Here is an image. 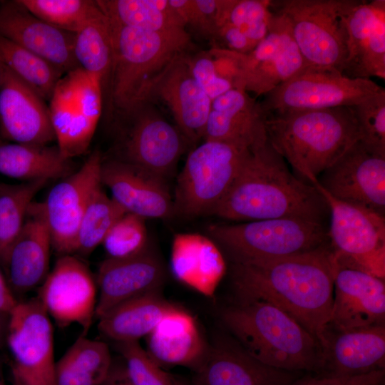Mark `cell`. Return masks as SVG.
Here are the masks:
<instances>
[{
    "instance_id": "obj_1",
    "label": "cell",
    "mask_w": 385,
    "mask_h": 385,
    "mask_svg": "<svg viewBox=\"0 0 385 385\" xmlns=\"http://www.w3.org/2000/svg\"><path fill=\"white\" fill-rule=\"evenodd\" d=\"M337 269L329 242L294 255L233 262L231 277L239 298L273 304L320 343L330 319Z\"/></svg>"
},
{
    "instance_id": "obj_2",
    "label": "cell",
    "mask_w": 385,
    "mask_h": 385,
    "mask_svg": "<svg viewBox=\"0 0 385 385\" xmlns=\"http://www.w3.org/2000/svg\"><path fill=\"white\" fill-rule=\"evenodd\" d=\"M327 201L289 170L269 140L250 151L212 215L232 221L297 217L324 223Z\"/></svg>"
},
{
    "instance_id": "obj_3",
    "label": "cell",
    "mask_w": 385,
    "mask_h": 385,
    "mask_svg": "<svg viewBox=\"0 0 385 385\" xmlns=\"http://www.w3.org/2000/svg\"><path fill=\"white\" fill-rule=\"evenodd\" d=\"M266 132L295 175L313 186L360 140L354 106L268 113Z\"/></svg>"
},
{
    "instance_id": "obj_4",
    "label": "cell",
    "mask_w": 385,
    "mask_h": 385,
    "mask_svg": "<svg viewBox=\"0 0 385 385\" xmlns=\"http://www.w3.org/2000/svg\"><path fill=\"white\" fill-rule=\"evenodd\" d=\"M222 320L230 336L260 362L286 371L318 374L322 358L319 340L273 304L240 298L222 312Z\"/></svg>"
},
{
    "instance_id": "obj_5",
    "label": "cell",
    "mask_w": 385,
    "mask_h": 385,
    "mask_svg": "<svg viewBox=\"0 0 385 385\" xmlns=\"http://www.w3.org/2000/svg\"><path fill=\"white\" fill-rule=\"evenodd\" d=\"M109 21L113 62L107 96L112 107L130 118L148 104L155 79L187 48L190 36L145 31Z\"/></svg>"
},
{
    "instance_id": "obj_6",
    "label": "cell",
    "mask_w": 385,
    "mask_h": 385,
    "mask_svg": "<svg viewBox=\"0 0 385 385\" xmlns=\"http://www.w3.org/2000/svg\"><path fill=\"white\" fill-rule=\"evenodd\" d=\"M359 0L270 1L287 20L307 67L343 73L348 53V19Z\"/></svg>"
},
{
    "instance_id": "obj_7",
    "label": "cell",
    "mask_w": 385,
    "mask_h": 385,
    "mask_svg": "<svg viewBox=\"0 0 385 385\" xmlns=\"http://www.w3.org/2000/svg\"><path fill=\"white\" fill-rule=\"evenodd\" d=\"M207 233L233 262L294 255L329 242L325 224L297 217L211 225Z\"/></svg>"
},
{
    "instance_id": "obj_8",
    "label": "cell",
    "mask_w": 385,
    "mask_h": 385,
    "mask_svg": "<svg viewBox=\"0 0 385 385\" xmlns=\"http://www.w3.org/2000/svg\"><path fill=\"white\" fill-rule=\"evenodd\" d=\"M251 150L227 143L204 140L188 155L178 175L174 215H212Z\"/></svg>"
},
{
    "instance_id": "obj_9",
    "label": "cell",
    "mask_w": 385,
    "mask_h": 385,
    "mask_svg": "<svg viewBox=\"0 0 385 385\" xmlns=\"http://www.w3.org/2000/svg\"><path fill=\"white\" fill-rule=\"evenodd\" d=\"M329 210V247L337 268L385 277V216L339 201L317 183Z\"/></svg>"
},
{
    "instance_id": "obj_10",
    "label": "cell",
    "mask_w": 385,
    "mask_h": 385,
    "mask_svg": "<svg viewBox=\"0 0 385 385\" xmlns=\"http://www.w3.org/2000/svg\"><path fill=\"white\" fill-rule=\"evenodd\" d=\"M100 81L78 68L63 76L49 101V113L57 146L71 159L88 148L103 107Z\"/></svg>"
},
{
    "instance_id": "obj_11",
    "label": "cell",
    "mask_w": 385,
    "mask_h": 385,
    "mask_svg": "<svg viewBox=\"0 0 385 385\" xmlns=\"http://www.w3.org/2000/svg\"><path fill=\"white\" fill-rule=\"evenodd\" d=\"M381 88L371 78H352L335 70L306 67L265 94L260 104L266 113L354 106Z\"/></svg>"
},
{
    "instance_id": "obj_12",
    "label": "cell",
    "mask_w": 385,
    "mask_h": 385,
    "mask_svg": "<svg viewBox=\"0 0 385 385\" xmlns=\"http://www.w3.org/2000/svg\"><path fill=\"white\" fill-rule=\"evenodd\" d=\"M102 159L93 152L77 171L54 185L38 205L49 231L52 247L64 255L75 253L78 227L94 192L102 186Z\"/></svg>"
},
{
    "instance_id": "obj_13",
    "label": "cell",
    "mask_w": 385,
    "mask_h": 385,
    "mask_svg": "<svg viewBox=\"0 0 385 385\" xmlns=\"http://www.w3.org/2000/svg\"><path fill=\"white\" fill-rule=\"evenodd\" d=\"M332 197L385 216V155L358 140L318 178Z\"/></svg>"
},
{
    "instance_id": "obj_14",
    "label": "cell",
    "mask_w": 385,
    "mask_h": 385,
    "mask_svg": "<svg viewBox=\"0 0 385 385\" xmlns=\"http://www.w3.org/2000/svg\"><path fill=\"white\" fill-rule=\"evenodd\" d=\"M37 297L61 327L76 324L86 334L96 317V282L87 265L73 255L57 260Z\"/></svg>"
},
{
    "instance_id": "obj_15",
    "label": "cell",
    "mask_w": 385,
    "mask_h": 385,
    "mask_svg": "<svg viewBox=\"0 0 385 385\" xmlns=\"http://www.w3.org/2000/svg\"><path fill=\"white\" fill-rule=\"evenodd\" d=\"M6 342L15 364L55 385L53 327L38 297L18 300L8 314Z\"/></svg>"
},
{
    "instance_id": "obj_16",
    "label": "cell",
    "mask_w": 385,
    "mask_h": 385,
    "mask_svg": "<svg viewBox=\"0 0 385 385\" xmlns=\"http://www.w3.org/2000/svg\"><path fill=\"white\" fill-rule=\"evenodd\" d=\"M306 67L287 19L272 11L266 36L245 56V91L265 95Z\"/></svg>"
},
{
    "instance_id": "obj_17",
    "label": "cell",
    "mask_w": 385,
    "mask_h": 385,
    "mask_svg": "<svg viewBox=\"0 0 385 385\" xmlns=\"http://www.w3.org/2000/svg\"><path fill=\"white\" fill-rule=\"evenodd\" d=\"M148 104L130 118L120 159L165 180L171 175L184 149L183 135L178 128Z\"/></svg>"
},
{
    "instance_id": "obj_18",
    "label": "cell",
    "mask_w": 385,
    "mask_h": 385,
    "mask_svg": "<svg viewBox=\"0 0 385 385\" xmlns=\"http://www.w3.org/2000/svg\"><path fill=\"white\" fill-rule=\"evenodd\" d=\"M192 378L194 385H291L304 372L265 364L231 336L217 337Z\"/></svg>"
},
{
    "instance_id": "obj_19",
    "label": "cell",
    "mask_w": 385,
    "mask_h": 385,
    "mask_svg": "<svg viewBox=\"0 0 385 385\" xmlns=\"http://www.w3.org/2000/svg\"><path fill=\"white\" fill-rule=\"evenodd\" d=\"M0 135L13 143L48 145L56 140L45 101L0 63Z\"/></svg>"
},
{
    "instance_id": "obj_20",
    "label": "cell",
    "mask_w": 385,
    "mask_h": 385,
    "mask_svg": "<svg viewBox=\"0 0 385 385\" xmlns=\"http://www.w3.org/2000/svg\"><path fill=\"white\" fill-rule=\"evenodd\" d=\"M320 344L322 364L316 375L351 377L384 370L385 325L342 331L327 327Z\"/></svg>"
},
{
    "instance_id": "obj_21",
    "label": "cell",
    "mask_w": 385,
    "mask_h": 385,
    "mask_svg": "<svg viewBox=\"0 0 385 385\" xmlns=\"http://www.w3.org/2000/svg\"><path fill=\"white\" fill-rule=\"evenodd\" d=\"M75 34L38 19L19 0L0 1V37L42 57L63 75L80 68L73 53Z\"/></svg>"
},
{
    "instance_id": "obj_22",
    "label": "cell",
    "mask_w": 385,
    "mask_h": 385,
    "mask_svg": "<svg viewBox=\"0 0 385 385\" xmlns=\"http://www.w3.org/2000/svg\"><path fill=\"white\" fill-rule=\"evenodd\" d=\"M385 325L384 279L349 268H337L327 327L349 330Z\"/></svg>"
},
{
    "instance_id": "obj_23",
    "label": "cell",
    "mask_w": 385,
    "mask_h": 385,
    "mask_svg": "<svg viewBox=\"0 0 385 385\" xmlns=\"http://www.w3.org/2000/svg\"><path fill=\"white\" fill-rule=\"evenodd\" d=\"M101 182L126 212L145 218L174 215L166 180L121 160L102 163Z\"/></svg>"
},
{
    "instance_id": "obj_24",
    "label": "cell",
    "mask_w": 385,
    "mask_h": 385,
    "mask_svg": "<svg viewBox=\"0 0 385 385\" xmlns=\"http://www.w3.org/2000/svg\"><path fill=\"white\" fill-rule=\"evenodd\" d=\"M51 247L50 233L38 202H32L21 232L0 262L16 297L43 283L49 272Z\"/></svg>"
},
{
    "instance_id": "obj_25",
    "label": "cell",
    "mask_w": 385,
    "mask_h": 385,
    "mask_svg": "<svg viewBox=\"0 0 385 385\" xmlns=\"http://www.w3.org/2000/svg\"><path fill=\"white\" fill-rule=\"evenodd\" d=\"M266 119L260 103L245 89L233 88L212 101L203 139L252 151L268 140Z\"/></svg>"
},
{
    "instance_id": "obj_26",
    "label": "cell",
    "mask_w": 385,
    "mask_h": 385,
    "mask_svg": "<svg viewBox=\"0 0 385 385\" xmlns=\"http://www.w3.org/2000/svg\"><path fill=\"white\" fill-rule=\"evenodd\" d=\"M164 277L161 261L148 248L129 258H107L101 263L96 279V317L100 318L125 301L159 291Z\"/></svg>"
},
{
    "instance_id": "obj_27",
    "label": "cell",
    "mask_w": 385,
    "mask_h": 385,
    "mask_svg": "<svg viewBox=\"0 0 385 385\" xmlns=\"http://www.w3.org/2000/svg\"><path fill=\"white\" fill-rule=\"evenodd\" d=\"M153 97L167 104L184 137L192 141L203 138L212 101L193 78L188 56L183 53L155 79L150 93Z\"/></svg>"
},
{
    "instance_id": "obj_28",
    "label": "cell",
    "mask_w": 385,
    "mask_h": 385,
    "mask_svg": "<svg viewBox=\"0 0 385 385\" xmlns=\"http://www.w3.org/2000/svg\"><path fill=\"white\" fill-rule=\"evenodd\" d=\"M348 53L343 74L385 78V1L361 2L348 19Z\"/></svg>"
},
{
    "instance_id": "obj_29",
    "label": "cell",
    "mask_w": 385,
    "mask_h": 385,
    "mask_svg": "<svg viewBox=\"0 0 385 385\" xmlns=\"http://www.w3.org/2000/svg\"><path fill=\"white\" fill-rule=\"evenodd\" d=\"M147 352L162 366H181L197 370L209 347L194 317L175 306L147 336Z\"/></svg>"
},
{
    "instance_id": "obj_30",
    "label": "cell",
    "mask_w": 385,
    "mask_h": 385,
    "mask_svg": "<svg viewBox=\"0 0 385 385\" xmlns=\"http://www.w3.org/2000/svg\"><path fill=\"white\" fill-rule=\"evenodd\" d=\"M171 269L175 277L206 297H212L225 272L217 245L197 234H180L173 241Z\"/></svg>"
},
{
    "instance_id": "obj_31",
    "label": "cell",
    "mask_w": 385,
    "mask_h": 385,
    "mask_svg": "<svg viewBox=\"0 0 385 385\" xmlns=\"http://www.w3.org/2000/svg\"><path fill=\"white\" fill-rule=\"evenodd\" d=\"M175 305L165 300L159 291L125 301L98 318V329L118 342H135L147 337Z\"/></svg>"
},
{
    "instance_id": "obj_32",
    "label": "cell",
    "mask_w": 385,
    "mask_h": 385,
    "mask_svg": "<svg viewBox=\"0 0 385 385\" xmlns=\"http://www.w3.org/2000/svg\"><path fill=\"white\" fill-rule=\"evenodd\" d=\"M73 173L71 159L58 146L7 143L0 139V174L24 182L66 178Z\"/></svg>"
},
{
    "instance_id": "obj_33",
    "label": "cell",
    "mask_w": 385,
    "mask_h": 385,
    "mask_svg": "<svg viewBox=\"0 0 385 385\" xmlns=\"http://www.w3.org/2000/svg\"><path fill=\"white\" fill-rule=\"evenodd\" d=\"M111 366L107 344L82 335L55 363V385H101Z\"/></svg>"
},
{
    "instance_id": "obj_34",
    "label": "cell",
    "mask_w": 385,
    "mask_h": 385,
    "mask_svg": "<svg viewBox=\"0 0 385 385\" xmlns=\"http://www.w3.org/2000/svg\"><path fill=\"white\" fill-rule=\"evenodd\" d=\"M113 22L121 26L160 34L187 33L185 25L169 0H98Z\"/></svg>"
},
{
    "instance_id": "obj_35",
    "label": "cell",
    "mask_w": 385,
    "mask_h": 385,
    "mask_svg": "<svg viewBox=\"0 0 385 385\" xmlns=\"http://www.w3.org/2000/svg\"><path fill=\"white\" fill-rule=\"evenodd\" d=\"M73 53L78 66L100 81L104 98L113 62L111 26L105 14L75 34Z\"/></svg>"
},
{
    "instance_id": "obj_36",
    "label": "cell",
    "mask_w": 385,
    "mask_h": 385,
    "mask_svg": "<svg viewBox=\"0 0 385 385\" xmlns=\"http://www.w3.org/2000/svg\"><path fill=\"white\" fill-rule=\"evenodd\" d=\"M0 63L24 83L49 101L63 74L36 53L0 37Z\"/></svg>"
},
{
    "instance_id": "obj_37",
    "label": "cell",
    "mask_w": 385,
    "mask_h": 385,
    "mask_svg": "<svg viewBox=\"0 0 385 385\" xmlns=\"http://www.w3.org/2000/svg\"><path fill=\"white\" fill-rule=\"evenodd\" d=\"M48 180L10 185L0 183V262L19 235L35 195Z\"/></svg>"
},
{
    "instance_id": "obj_38",
    "label": "cell",
    "mask_w": 385,
    "mask_h": 385,
    "mask_svg": "<svg viewBox=\"0 0 385 385\" xmlns=\"http://www.w3.org/2000/svg\"><path fill=\"white\" fill-rule=\"evenodd\" d=\"M31 13L50 25L76 34L104 13L93 0H19Z\"/></svg>"
},
{
    "instance_id": "obj_39",
    "label": "cell",
    "mask_w": 385,
    "mask_h": 385,
    "mask_svg": "<svg viewBox=\"0 0 385 385\" xmlns=\"http://www.w3.org/2000/svg\"><path fill=\"white\" fill-rule=\"evenodd\" d=\"M126 213L111 197L98 188L91 197L81 218L76 237L75 253L90 255L115 222Z\"/></svg>"
},
{
    "instance_id": "obj_40",
    "label": "cell",
    "mask_w": 385,
    "mask_h": 385,
    "mask_svg": "<svg viewBox=\"0 0 385 385\" xmlns=\"http://www.w3.org/2000/svg\"><path fill=\"white\" fill-rule=\"evenodd\" d=\"M110 259L136 256L148 247L145 219L125 213L111 228L102 244Z\"/></svg>"
},
{
    "instance_id": "obj_41",
    "label": "cell",
    "mask_w": 385,
    "mask_h": 385,
    "mask_svg": "<svg viewBox=\"0 0 385 385\" xmlns=\"http://www.w3.org/2000/svg\"><path fill=\"white\" fill-rule=\"evenodd\" d=\"M234 0H169L185 26L190 25L206 36L215 37L227 22Z\"/></svg>"
},
{
    "instance_id": "obj_42",
    "label": "cell",
    "mask_w": 385,
    "mask_h": 385,
    "mask_svg": "<svg viewBox=\"0 0 385 385\" xmlns=\"http://www.w3.org/2000/svg\"><path fill=\"white\" fill-rule=\"evenodd\" d=\"M125 361V371L132 385H187L164 371L138 341L118 342Z\"/></svg>"
},
{
    "instance_id": "obj_43",
    "label": "cell",
    "mask_w": 385,
    "mask_h": 385,
    "mask_svg": "<svg viewBox=\"0 0 385 385\" xmlns=\"http://www.w3.org/2000/svg\"><path fill=\"white\" fill-rule=\"evenodd\" d=\"M359 142L368 150L385 155V89L354 106Z\"/></svg>"
},
{
    "instance_id": "obj_44",
    "label": "cell",
    "mask_w": 385,
    "mask_h": 385,
    "mask_svg": "<svg viewBox=\"0 0 385 385\" xmlns=\"http://www.w3.org/2000/svg\"><path fill=\"white\" fill-rule=\"evenodd\" d=\"M271 16L270 0H234L227 22L257 44L268 31Z\"/></svg>"
},
{
    "instance_id": "obj_45",
    "label": "cell",
    "mask_w": 385,
    "mask_h": 385,
    "mask_svg": "<svg viewBox=\"0 0 385 385\" xmlns=\"http://www.w3.org/2000/svg\"><path fill=\"white\" fill-rule=\"evenodd\" d=\"M188 63L193 78L212 101L233 88L230 82L219 76L208 52L188 56Z\"/></svg>"
},
{
    "instance_id": "obj_46",
    "label": "cell",
    "mask_w": 385,
    "mask_h": 385,
    "mask_svg": "<svg viewBox=\"0 0 385 385\" xmlns=\"http://www.w3.org/2000/svg\"><path fill=\"white\" fill-rule=\"evenodd\" d=\"M385 371L351 377H327L306 373L291 385H384Z\"/></svg>"
},
{
    "instance_id": "obj_47",
    "label": "cell",
    "mask_w": 385,
    "mask_h": 385,
    "mask_svg": "<svg viewBox=\"0 0 385 385\" xmlns=\"http://www.w3.org/2000/svg\"><path fill=\"white\" fill-rule=\"evenodd\" d=\"M219 38L225 49L243 54H248L257 45L248 38L237 27L226 22L217 31L215 38Z\"/></svg>"
},
{
    "instance_id": "obj_48",
    "label": "cell",
    "mask_w": 385,
    "mask_h": 385,
    "mask_svg": "<svg viewBox=\"0 0 385 385\" xmlns=\"http://www.w3.org/2000/svg\"><path fill=\"white\" fill-rule=\"evenodd\" d=\"M13 385H52L37 376L23 369L14 362L11 366Z\"/></svg>"
},
{
    "instance_id": "obj_49",
    "label": "cell",
    "mask_w": 385,
    "mask_h": 385,
    "mask_svg": "<svg viewBox=\"0 0 385 385\" xmlns=\"http://www.w3.org/2000/svg\"><path fill=\"white\" fill-rule=\"evenodd\" d=\"M18 300L9 288L0 269V312L8 315Z\"/></svg>"
},
{
    "instance_id": "obj_50",
    "label": "cell",
    "mask_w": 385,
    "mask_h": 385,
    "mask_svg": "<svg viewBox=\"0 0 385 385\" xmlns=\"http://www.w3.org/2000/svg\"><path fill=\"white\" fill-rule=\"evenodd\" d=\"M101 385H132L130 382L125 367H117L111 366L110 371Z\"/></svg>"
},
{
    "instance_id": "obj_51",
    "label": "cell",
    "mask_w": 385,
    "mask_h": 385,
    "mask_svg": "<svg viewBox=\"0 0 385 385\" xmlns=\"http://www.w3.org/2000/svg\"><path fill=\"white\" fill-rule=\"evenodd\" d=\"M8 315L0 312V348L6 342V332L7 326Z\"/></svg>"
},
{
    "instance_id": "obj_52",
    "label": "cell",
    "mask_w": 385,
    "mask_h": 385,
    "mask_svg": "<svg viewBox=\"0 0 385 385\" xmlns=\"http://www.w3.org/2000/svg\"><path fill=\"white\" fill-rule=\"evenodd\" d=\"M0 385H7L4 379L3 369H2L1 363H0Z\"/></svg>"
},
{
    "instance_id": "obj_53",
    "label": "cell",
    "mask_w": 385,
    "mask_h": 385,
    "mask_svg": "<svg viewBox=\"0 0 385 385\" xmlns=\"http://www.w3.org/2000/svg\"><path fill=\"white\" fill-rule=\"evenodd\" d=\"M1 65H0V87H1Z\"/></svg>"
}]
</instances>
